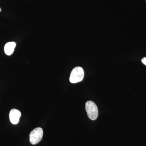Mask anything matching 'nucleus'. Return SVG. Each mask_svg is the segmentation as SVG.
I'll return each instance as SVG.
<instances>
[{
  "label": "nucleus",
  "instance_id": "obj_1",
  "mask_svg": "<svg viewBox=\"0 0 146 146\" xmlns=\"http://www.w3.org/2000/svg\"><path fill=\"white\" fill-rule=\"evenodd\" d=\"M85 109L89 119L95 120L98 116V110L96 105L94 102L89 101L85 104Z\"/></svg>",
  "mask_w": 146,
  "mask_h": 146
},
{
  "label": "nucleus",
  "instance_id": "obj_2",
  "mask_svg": "<svg viewBox=\"0 0 146 146\" xmlns=\"http://www.w3.org/2000/svg\"><path fill=\"white\" fill-rule=\"evenodd\" d=\"M84 76V72L81 67L74 68L71 72L70 81L72 83H76L81 81Z\"/></svg>",
  "mask_w": 146,
  "mask_h": 146
},
{
  "label": "nucleus",
  "instance_id": "obj_3",
  "mask_svg": "<svg viewBox=\"0 0 146 146\" xmlns=\"http://www.w3.org/2000/svg\"><path fill=\"white\" fill-rule=\"evenodd\" d=\"M43 131L42 128L37 127L33 129L30 133L29 139L31 143L36 145L41 141L43 137Z\"/></svg>",
  "mask_w": 146,
  "mask_h": 146
},
{
  "label": "nucleus",
  "instance_id": "obj_4",
  "mask_svg": "<svg viewBox=\"0 0 146 146\" xmlns=\"http://www.w3.org/2000/svg\"><path fill=\"white\" fill-rule=\"evenodd\" d=\"M21 115V112L18 110L16 109L11 110L9 115L11 122L14 125L18 124L19 122Z\"/></svg>",
  "mask_w": 146,
  "mask_h": 146
},
{
  "label": "nucleus",
  "instance_id": "obj_5",
  "mask_svg": "<svg viewBox=\"0 0 146 146\" xmlns=\"http://www.w3.org/2000/svg\"><path fill=\"white\" fill-rule=\"evenodd\" d=\"M16 46L15 42H10L7 43L4 47L5 52L7 55H11L13 53Z\"/></svg>",
  "mask_w": 146,
  "mask_h": 146
},
{
  "label": "nucleus",
  "instance_id": "obj_6",
  "mask_svg": "<svg viewBox=\"0 0 146 146\" xmlns=\"http://www.w3.org/2000/svg\"><path fill=\"white\" fill-rule=\"evenodd\" d=\"M142 63L145 64V65H146V57L143 58L142 59Z\"/></svg>",
  "mask_w": 146,
  "mask_h": 146
},
{
  "label": "nucleus",
  "instance_id": "obj_7",
  "mask_svg": "<svg viewBox=\"0 0 146 146\" xmlns=\"http://www.w3.org/2000/svg\"><path fill=\"white\" fill-rule=\"evenodd\" d=\"M1 9L0 8V12H1Z\"/></svg>",
  "mask_w": 146,
  "mask_h": 146
}]
</instances>
